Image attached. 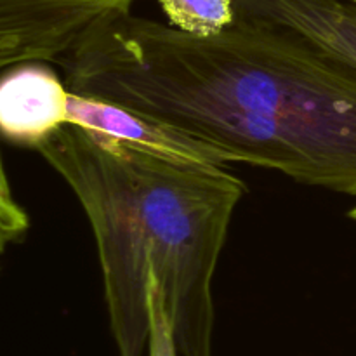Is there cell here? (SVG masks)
Listing matches in <instances>:
<instances>
[{
  "label": "cell",
  "mask_w": 356,
  "mask_h": 356,
  "mask_svg": "<svg viewBox=\"0 0 356 356\" xmlns=\"http://www.w3.org/2000/svg\"><path fill=\"white\" fill-rule=\"evenodd\" d=\"M350 218L355 219V221H356V207L351 209V211H350Z\"/></svg>",
  "instance_id": "cell-10"
},
{
  "label": "cell",
  "mask_w": 356,
  "mask_h": 356,
  "mask_svg": "<svg viewBox=\"0 0 356 356\" xmlns=\"http://www.w3.org/2000/svg\"><path fill=\"white\" fill-rule=\"evenodd\" d=\"M68 125L108 136L129 146L181 162L222 165L228 160L207 143L179 131L159 118L125 108L113 101L70 90Z\"/></svg>",
  "instance_id": "cell-5"
},
{
  "label": "cell",
  "mask_w": 356,
  "mask_h": 356,
  "mask_svg": "<svg viewBox=\"0 0 356 356\" xmlns=\"http://www.w3.org/2000/svg\"><path fill=\"white\" fill-rule=\"evenodd\" d=\"M235 9L356 75L355 0H235Z\"/></svg>",
  "instance_id": "cell-4"
},
{
  "label": "cell",
  "mask_w": 356,
  "mask_h": 356,
  "mask_svg": "<svg viewBox=\"0 0 356 356\" xmlns=\"http://www.w3.org/2000/svg\"><path fill=\"white\" fill-rule=\"evenodd\" d=\"M70 89L45 61H24L0 73V136L37 149L68 125Z\"/></svg>",
  "instance_id": "cell-6"
},
{
  "label": "cell",
  "mask_w": 356,
  "mask_h": 356,
  "mask_svg": "<svg viewBox=\"0 0 356 356\" xmlns=\"http://www.w3.org/2000/svg\"><path fill=\"white\" fill-rule=\"evenodd\" d=\"M355 2H356V0H355Z\"/></svg>",
  "instance_id": "cell-11"
},
{
  "label": "cell",
  "mask_w": 356,
  "mask_h": 356,
  "mask_svg": "<svg viewBox=\"0 0 356 356\" xmlns=\"http://www.w3.org/2000/svg\"><path fill=\"white\" fill-rule=\"evenodd\" d=\"M170 26L195 35L212 37L236 21L235 0H159Z\"/></svg>",
  "instance_id": "cell-7"
},
{
  "label": "cell",
  "mask_w": 356,
  "mask_h": 356,
  "mask_svg": "<svg viewBox=\"0 0 356 356\" xmlns=\"http://www.w3.org/2000/svg\"><path fill=\"white\" fill-rule=\"evenodd\" d=\"M35 152L86 212L118 356H143L148 344L152 268L179 356H212V282L245 184L222 165L163 159L73 125Z\"/></svg>",
  "instance_id": "cell-2"
},
{
  "label": "cell",
  "mask_w": 356,
  "mask_h": 356,
  "mask_svg": "<svg viewBox=\"0 0 356 356\" xmlns=\"http://www.w3.org/2000/svg\"><path fill=\"white\" fill-rule=\"evenodd\" d=\"M30 229V218L17 204L9 184L2 155H0V256L26 236Z\"/></svg>",
  "instance_id": "cell-9"
},
{
  "label": "cell",
  "mask_w": 356,
  "mask_h": 356,
  "mask_svg": "<svg viewBox=\"0 0 356 356\" xmlns=\"http://www.w3.org/2000/svg\"><path fill=\"white\" fill-rule=\"evenodd\" d=\"M58 65L72 92L159 118L228 163L356 197V75L275 28L236 17L195 37L125 13Z\"/></svg>",
  "instance_id": "cell-1"
},
{
  "label": "cell",
  "mask_w": 356,
  "mask_h": 356,
  "mask_svg": "<svg viewBox=\"0 0 356 356\" xmlns=\"http://www.w3.org/2000/svg\"><path fill=\"white\" fill-rule=\"evenodd\" d=\"M136 0H0V72L24 61L58 63Z\"/></svg>",
  "instance_id": "cell-3"
},
{
  "label": "cell",
  "mask_w": 356,
  "mask_h": 356,
  "mask_svg": "<svg viewBox=\"0 0 356 356\" xmlns=\"http://www.w3.org/2000/svg\"><path fill=\"white\" fill-rule=\"evenodd\" d=\"M146 299H148L149 315V356H179L172 322H170L169 312L163 305V296L153 268L146 278Z\"/></svg>",
  "instance_id": "cell-8"
}]
</instances>
